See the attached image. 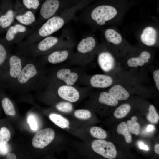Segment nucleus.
Wrapping results in <instances>:
<instances>
[{
  "instance_id": "f257e3e1",
  "label": "nucleus",
  "mask_w": 159,
  "mask_h": 159,
  "mask_svg": "<svg viewBox=\"0 0 159 159\" xmlns=\"http://www.w3.org/2000/svg\"><path fill=\"white\" fill-rule=\"evenodd\" d=\"M43 79V70L39 62L27 60L16 80L10 87L29 90L40 87Z\"/></svg>"
},
{
  "instance_id": "f03ea898",
  "label": "nucleus",
  "mask_w": 159,
  "mask_h": 159,
  "mask_svg": "<svg viewBox=\"0 0 159 159\" xmlns=\"http://www.w3.org/2000/svg\"><path fill=\"white\" fill-rule=\"evenodd\" d=\"M79 19L84 23L90 26H103L117 15V9L112 6L103 5L90 11L80 13Z\"/></svg>"
},
{
  "instance_id": "7ed1b4c3",
  "label": "nucleus",
  "mask_w": 159,
  "mask_h": 159,
  "mask_svg": "<svg viewBox=\"0 0 159 159\" xmlns=\"http://www.w3.org/2000/svg\"><path fill=\"white\" fill-rule=\"evenodd\" d=\"M77 13L74 8L68 9L59 15H55L48 19L39 29V35L45 37L58 31L72 20Z\"/></svg>"
},
{
  "instance_id": "20e7f679",
  "label": "nucleus",
  "mask_w": 159,
  "mask_h": 159,
  "mask_svg": "<svg viewBox=\"0 0 159 159\" xmlns=\"http://www.w3.org/2000/svg\"><path fill=\"white\" fill-rule=\"evenodd\" d=\"M26 61L16 55L9 56L0 81L10 87L19 76Z\"/></svg>"
},
{
  "instance_id": "39448f33",
  "label": "nucleus",
  "mask_w": 159,
  "mask_h": 159,
  "mask_svg": "<svg viewBox=\"0 0 159 159\" xmlns=\"http://www.w3.org/2000/svg\"><path fill=\"white\" fill-rule=\"evenodd\" d=\"M70 34L65 32H63L60 38L48 36L45 37L37 44L36 54H41L48 52L59 44H68L71 42Z\"/></svg>"
},
{
  "instance_id": "423d86ee",
  "label": "nucleus",
  "mask_w": 159,
  "mask_h": 159,
  "mask_svg": "<svg viewBox=\"0 0 159 159\" xmlns=\"http://www.w3.org/2000/svg\"><path fill=\"white\" fill-rule=\"evenodd\" d=\"M91 147L95 152L108 159H114L117 155L116 147L110 142L101 139L95 140L92 143Z\"/></svg>"
},
{
  "instance_id": "0eeeda50",
  "label": "nucleus",
  "mask_w": 159,
  "mask_h": 159,
  "mask_svg": "<svg viewBox=\"0 0 159 159\" xmlns=\"http://www.w3.org/2000/svg\"><path fill=\"white\" fill-rule=\"evenodd\" d=\"M55 132L51 128H47L37 132L33 137L32 144L34 147L43 149L47 146L53 140Z\"/></svg>"
},
{
  "instance_id": "6e6552de",
  "label": "nucleus",
  "mask_w": 159,
  "mask_h": 159,
  "mask_svg": "<svg viewBox=\"0 0 159 159\" xmlns=\"http://www.w3.org/2000/svg\"><path fill=\"white\" fill-rule=\"evenodd\" d=\"M59 11L61 13L63 11L59 0H46L41 6L40 14L44 19L47 20Z\"/></svg>"
},
{
  "instance_id": "1a4fd4ad",
  "label": "nucleus",
  "mask_w": 159,
  "mask_h": 159,
  "mask_svg": "<svg viewBox=\"0 0 159 159\" xmlns=\"http://www.w3.org/2000/svg\"><path fill=\"white\" fill-rule=\"evenodd\" d=\"M57 92L61 98L72 102L78 101L80 97L78 91L72 86H61L58 88Z\"/></svg>"
},
{
  "instance_id": "9d476101",
  "label": "nucleus",
  "mask_w": 159,
  "mask_h": 159,
  "mask_svg": "<svg viewBox=\"0 0 159 159\" xmlns=\"http://www.w3.org/2000/svg\"><path fill=\"white\" fill-rule=\"evenodd\" d=\"M96 39L91 35L85 37L79 42L77 47V52L81 54H86L94 50L96 45Z\"/></svg>"
},
{
  "instance_id": "9b49d317",
  "label": "nucleus",
  "mask_w": 159,
  "mask_h": 159,
  "mask_svg": "<svg viewBox=\"0 0 159 159\" xmlns=\"http://www.w3.org/2000/svg\"><path fill=\"white\" fill-rule=\"evenodd\" d=\"M158 38V32L154 27L149 26L145 28L140 35L142 42L147 46H152L156 43Z\"/></svg>"
},
{
  "instance_id": "f8f14e48",
  "label": "nucleus",
  "mask_w": 159,
  "mask_h": 159,
  "mask_svg": "<svg viewBox=\"0 0 159 159\" xmlns=\"http://www.w3.org/2000/svg\"><path fill=\"white\" fill-rule=\"evenodd\" d=\"M98 62L101 68L104 71L109 72L115 65V59L112 55L107 51H103L98 55Z\"/></svg>"
},
{
  "instance_id": "ddd939ff",
  "label": "nucleus",
  "mask_w": 159,
  "mask_h": 159,
  "mask_svg": "<svg viewBox=\"0 0 159 159\" xmlns=\"http://www.w3.org/2000/svg\"><path fill=\"white\" fill-rule=\"evenodd\" d=\"M112 83L113 80L112 77L105 74H95L90 79L91 85L95 88H107L110 86Z\"/></svg>"
},
{
  "instance_id": "4468645a",
  "label": "nucleus",
  "mask_w": 159,
  "mask_h": 159,
  "mask_svg": "<svg viewBox=\"0 0 159 159\" xmlns=\"http://www.w3.org/2000/svg\"><path fill=\"white\" fill-rule=\"evenodd\" d=\"M57 78L63 81L67 85L72 86L77 80L78 75L74 72H72L69 69H62L56 73Z\"/></svg>"
},
{
  "instance_id": "2eb2a0df",
  "label": "nucleus",
  "mask_w": 159,
  "mask_h": 159,
  "mask_svg": "<svg viewBox=\"0 0 159 159\" xmlns=\"http://www.w3.org/2000/svg\"><path fill=\"white\" fill-rule=\"evenodd\" d=\"M69 55V50L66 49L56 50L49 54L46 60L48 63L50 64H57L66 60Z\"/></svg>"
},
{
  "instance_id": "dca6fc26",
  "label": "nucleus",
  "mask_w": 159,
  "mask_h": 159,
  "mask_svg": "<svg viewBox=\"0 0 159 159\" xmlns=\"http://www.w3.org/2000/svg\"><path fill=\"white\" fill-rule=\"evenodd\" d=\"M151 56L149 52L143 51L141 53L139 56L129 59L127 61V64L130 67L142 66L148 62Z\"/></svg>"
},
{
  "instance_id": "f3484780",
  "label": "nucleus",
  "mask_w": 159,
  "mask_h": 159,
  "mask_svg": "<svg viewBox=\"0 0 159 159\" xmlns=\"http://www.w3.org/2000/svg\"><path fill=\"white\" fill-rule=\"evenodd\" d=\"M104 34L106 40L114 44L119 45L122 42V38L121 34L113 29L109 28L106 29Z\"/></svg>"
},
{
  "instance_id": "a211bd4d",
  "label": "nucleus",
  "mask_w": 159,
  "mask_h": 159,
  "mask_svg": "<svg viewBox=\"0 0 159 159\" xmlns=\"http://www.w3.org/2000/svg\"><path fill=\"white\" fill-rule=\"evenodd\" d=\"M108 92L118 100H125L129 97V94L126 90L121 85H118L112 87L109 90Z\"/></svg>"
},
{
  "instance_id": "6ab92c4d",
  "label": "nucleus",
  "mask_w": 159,
  "mask_h": 159,
  "mask_svg": "<svg viewBox=\"0 0 159 159\" xmlns=\"http://www.w3.org/2000/svg\"><path fill=\"white\" fill-rule=\"evenodd\" d=\"M98 101L100 103L111 106H116L118 103V100L113 95L105 92L100 94Z\"/></svg>"
},
{
  "instance_id": "aec40b11",
  "label": "nucleus",
  "mask_w": 159,
  "mask_h": 159,
  "mask_svg": "<svg viewBox=\"0 0 159 159\" xmlns=\"http://www.w3.org/2000/svg\"><path fill=\"white\" fill-rule=\"evenodd\" d=\"M26 30L25 26L20 24H16L11 26L9 27L7 32L6 35V39L8 41H12L17 33L23 32Z\"/></svg>"
},
{
  "instance_id": "412c9836",
  "label": "nucleus",
  "mask_w": 159,
  "mask_h": 159,
  "mask_svg": "<svg viewBox=\"0 0 159 159\" xmlns=\"http://www.w3.org/2000/svg\"><path fill=\"white\" fill-rule=\"evenodd\" d=\"M49 117L50 119L59 127L63 129L69 127L68 120L61 115L51 114L49 115Z\"/></svg>"
},
{
  "instance_id": "4be33fe9",
  "label": "nucleus",
  "mask_w": 159,
  "mask_h": 159,
  "mask_svg": "<svg viewBox=\"0 0 159 159\" xmlns=\"http://www.w3.org/2000/svg\"><path fill=\"white\" fill-rule=\"evenodd\" d=\"M9 56L6 48L0 43V79L5 69Z\"/></svg>"
},
{
  "instance_id": "5701e85b",
  "label": "nucleus",
  "mask_w": 159,
  "mask_h": 159,
  "mask_svg": "<svg viewBox=\"0 0 159 159\" xmlns=\"http://www.w3.org/2000/svg\"><path fill=\"white\" fill-rule=\"evenodd\" d=\"M1 104L3 110L6 115L14 116L16 112L13 103L8 97H5L3 98Z\"/></svg>"
},
{
  "instance_id": "b1692460",
  "label": "nucleus",
  "mask_w": 159,
  "mask_h": 159,
  "mask_svg": "<svg viewBox=\"0 0 159 159\" xmlns=\"http://www.w3.org/2000/svg\"><path fill=\"white\" fill-rule=\"evenodd\" d=\"M16 19L20 23L28 25L33 23L35 21V17L31 11H28L23 15L16 16Z\"/></svg>"
},
{
  "instance_id": "393cba45",
  "label": "nucleus",
  "mask_w": 159,
  "mask_h": 159,
  "mask_svg": "<svg viewBox=\"0 0 159 159\" xmlns=\"http://www.w3.org/2000/svg\"><path fill=\"white\" fill-rule=\"evenodd\" d=\"M14 16L13 11L8 10L4 15L0 17V26L3 28L9 26L13 21Z\"/></svg>"
},
{
  "instance_id": "a878e982",
  "label": "nucleus",
  "mask_w": 159,
  "mask_h": 159,
  "mask_svg": "<svg viewBox=\"0 0 159 159\" xmlns=\"http://www.w3.org/2000/svg\"><path fill=\"white\" fill-rule=\"evenodd\" d=\"M131 109L130 105L127 103L123 104L119 106L115 110L114 115L117 119H121L125 117Z\"/></svg>"
},
{
  "instance_id": "bb28decb",
  "label": "nucleus",
  "mask_w": 159,
  "mask_h": 159,
  "mask_svg": "<svg viewBox=\"0 0 159 159\" xmlns=\"http://www.w3.org/2000/svg\"><path fill=\"white\" fill-rule=\"evenodd\" d=\"M117 131L118 133L123 135L127 143L131 142L132 136L125 122H122L120 123L117 126Z\"/></svg>"
},
{
  "instance_id": "cd10ccee",
  "label": "nucleus",
  "mask_w": 159,
  "mask_h": 159,
  "mask_svg": "<svg viewBox=\"0 0 159 159\" xmlns=\"http://www.w3.org/2000/svg\"><path fill=\"white\" fill-rule=\"evenodd\" d=\"M137 118L135 116L132 117L131 120L127 121V125L130 132L136 135L139 134L140 125L137 122Z\"/></svg>"
},
{
  "instance_id": "c85d7f7f",
  "label": "nucleus",
  "mask_w": 159,
  "mask_h": 159,
  "mask_svg": "<svg viewBox=\"0 0 159 159\" xmlns=\"http://www.w3.org/2000/svg\"><path fill=\"white\" fill-rule=\"evenodd\" d=\"M148 113L147 116V118L150 122L154 123H157L159 119V115L157 113L154 106L150 105L148 108Z\"/></svg>"
},
{
  "instance_id": "c756f323",
  "label": "nucleus",
  "mask_w": 159,
  "mask_h": 159,
  "mask_svg": "<svg viewBox=\"0 0 159 159\" xmlns=\"http://www.w3.org/2000/svg\"><path fill=\"white\" fill-rule=\"evenodd\" d=\"M90 132L93 137L100 139L105 138L107 136L106 132L103 129L97 127L91 128Z\"/></svg>"
},
{
  "instance_id": "7c9ffc66",
  "label": "nucleus",
  "mask_w": 159,
  "mask_h": 159,
  "mask_svg": "<svg viewBox=\"0 0 159 159\" xmlns=\"http://www.w3.org/2000/svg\"><path fill=\"white\" fill-rule=\"evenodd\" d=\"M55 107L58 110L65 113L71 112L73 109L72 105L68 102H62L57 103Z\"/></svg>"
},
{
  "instance_id": "2f4dec72",
  "label": "nucleus",
  "mask_w": 159,
  "mask_h": 159,
  "mask_svg": "<svg viewBox=\"0 0 159 159\" xmlns=\"http://www.w3.org/2000/svg\"><path fill=\"white\" fill-rule=\"evenodd\" d=\"M74 115L77 118L81 120H87L91 117V114L88 110L79 109L75 111Z\"/></svg>"
},
{
  "instance_id": "473e14b6",
  "label": "nucleus",
  "mask_w": 159,
  "mask_h": 159,
  "mask_svg": "<svg viewBox=\"0 0 159 159\" xmlns=\"http://www.w3.org/2000/svg\"><path fill=\"white\" fill-rule=\"evenodd\" d=\"M10 137V133L6 128L3 127L0 130V144L6 143L9 141Z\"/></svg>"
},
{
  "instance_id": "72a5a7b5",
  "label": "nucleus",
  "mask_w": 159,
  "mask_h": 159,
  "mask_svg": "<svg viewBox=\"0 0 159 159\" xmlns=\"http://www.w3.org/2000/svg\"><path fill=\"white\" fill-rule=\"evenodd\" d=\"M24 5L28 9H37L39 5V0H23Z\"/></svg>"
},
{
  "instance_id": "f704fd0d",
  "label": "nucleus",
  "mask_w": 159,
  "mask_h": 159,
  "mask_svg": "<svg viewBox=\"0 0 159 159\" xmlns=\"http://www.w3.org/2000/svg\"><path fill=\"white\" fill-rule=\"evenodd\" d=\"M27 122L30 125L32 130H36L37 128V124L36 121L34 117L30 115L29 116L27 119Z\"/></svg>"
},
{
  "instance_id": "c9c22d12",
  "label": "nucleus",
  "mask_w": 159,
  "mask_h": 159,
  "mask_svg": "<svg viewBox=\"0 0 159 159\" xmlns=\"http://www.w3.org/2000/svg\"><path fill=\"white\" fill-rule=\"evenodd\" d=\"M9 146L6 143H1L0 144V154L3 155L7 154L9 152Z\"/></svg>"
},
{
  "instance_id": "e433bc0d",
  "label": "nucleus",
  "mask_w": 159,
  "mask_h": 159,
  "mask_svg": "<svg viewBox=\"0 0 159 159\" xmlns=\"http://www.w3.org/2000/svg\"><path fill=\"white\" fill-rule=\"evenodd\" d=\"M153 76L154 80L156 84L157 89L159 90V70H157L153 73Z\"/></svg>"
},
{
  "instance_id": "4c0bfd02",
  "label": "nucleus",
  "mask_w": 159,
  "mask_h": 159,
  "mask_svg": "<svg viewBox=\"0 0 159 159\" xmlns=\"http://www.w3.org/2000/svg\"><path fill=\"white\" fill-rule=\"evenodd\" d=\"M137 145L140 149L148 151L149 150V148L148 145L145 144L142 141H139L137 143Z\"/></svg>"
},
{
  "instance_id": "58836bf2",
  "label": "nucleus",
  "mask_w": 159,
  "mask_h": 159,
  "mask_svg": "<svg viewBox=\"0 0 159 159\" xmlns=\"http://www.w3.org/2000/svg\"><path fill=\"white\" fill-rule=\"evenodd\" d=\"M155 130V128L154 125L151 124L148 125L146 128V131L148 132H150Z\"/></svg>"
},
{
  "instance_id": "ea45409f",
  "label": "nucleus",
  "mask_w": 159,
  "mask_h": 159,
  "mask_svg": "<svg viewBox=\"0 0 159 159\" xmlns=\"http://www.w3.org/2000/svg\"><path fill=\"white\" fill-rule=\"evenodd\" d=\"M6 159H16V155L13 153H8L6 158Z\"/></svg>"
},
{
  "instance_id": "a19ab883",
  "label": "nucleus",
  "mask_w": 159,
  "mask_h": 159,
  "mask_svg": "<svg viewBox=\"0 0 159 159\" xmlns=\"http://www.w3.org/2000/svg\"><path fill=\"white\" fill-rule=\"evenodd\" d=\"M155 152L157 154H159V144L158 143L156 144L154 148Z\"/></svg>"
},
{
  "instance_id": "79ce46f5",
  "label": "nucleus",
  "mask_w": 159,
  "mask_h": 159,
  "mask_svg": "<svg viewBox=\"0 0 159 159\" xmlns=\"http://www.w3.org/2000/svg\"><path fill=\"white\" fill-rule=\"evenodd\" d=\"M0 153H1V152H0Z\"/></svg>"
},
{
  "instance_id": "37998d69",
  "label": "nucleus",
  "mask_w": 159,
  "mask_h": 159,
  "mask_svg": "<svg viewBox=\"0 0 159 159\" xmlns=\"http://www.w3.org/2000/svg\"></svg>"
}]
</instances>
